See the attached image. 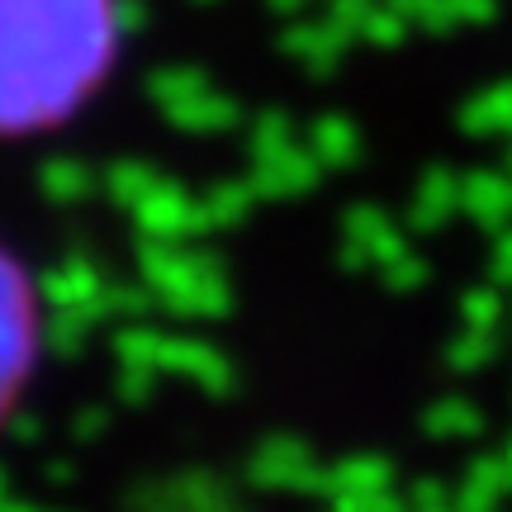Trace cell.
<instances>
[{
	"label": "cell",
	"mask_w": 512,
	"mask_h": 512,
	"mask_svg": "<svg viewBox=\"0 0 512 512\" xmlns=\"http://www.w3.org/2000/svg\"><path fill=\"white\" fill-rule=\"evenodd\" d=\"M114 48V0H0V133L62 119Z\"/></svg>",
	"instance_id": "6da1fadb"
},
{
	"label": "cell",
	"mask_w": 512,
	"mask_h": 512,
	"mask_svg": "<svg viewBox=\"0 0 512 512\" xmlns=\"http://www.w3.org/2000/svg\"><path fill=\"white\" fill-rule=\"evenodd\" d=\"M24 366V313H19V285L10 266L0 261V408L10 403V389Z\"/></svg>",
	"instance_id": "7a4b0ae2"
}]
</instances>
